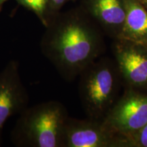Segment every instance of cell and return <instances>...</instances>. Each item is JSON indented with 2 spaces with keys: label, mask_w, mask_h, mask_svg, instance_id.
<instances>
[{
  "label": "cell",
  "mask_w": 147,
  "mask_h": 147,
  "mask_svg": "<svg viewBox=\"0 0 147 147\" xmlns=\"http://www.w3.org/2000/svg\"><path fill=\"white\" fill-rule=\"evenodd\" d=\"M46 27L40 40L41 52L66 81L79 77L104 52L102 35L81 18L68 17Z\"/></svg>",
  "instance_id": "obj_1"
},
{
  "label": "cell",
  "mask_w": 147,
  "mask_h": 147,
  "mask_svg": "<svg viewBox=\"0 0 147 147\" xmlns=\"http://www.w3.org/2000/svg\"><path fill=\"white\" fill-rule=\"evenodd\" d=\"M67 109L57 101L27 107L11 132V141L18 147H62L67 119Z\"/></svg>",
  "instance_id": "obj_2"
},
{
  "label": "cell",
  "mask_w": 147,
  "mask_h": 147,
  "mask_svg": "<svg viewBox=\"0 0 147 147\" xmlns=\"http://www.w3.org/2000/svg\"><path fill=\"white\" fill-rule=\"evenodd\" d=\"M79 97L88 118L103 121L117 102L120 74L115 60L98 58L79 76Z\"/></svg>",
  "instance_id": "obj_3"
},
{
  "label": "cell",
  "mask_w": 147,
  "mask_h": 147,
  "mask_svg": "<svg viewBox=\"0 0 147 147\" xmlns=\"http://www.w3.org/2000/svg\"><path fill=\"white\" fill-rule=\"evenodd\" d=\"M103 122L112 131L126 140L147 123V93L126 89Z\"/></svg>",
  "instance_id": "obj_4"
},
{
  "label": "cell",
  "mask_w": 147,
  "mask_h": 147,
  "mask_svg": "<svg viewBox=\"0 0 147 147\" xmlns=\"http://www.w3.org/2000/svg\"><path fill=\"white\" fill-rule=\"evenodd\" d=\"M113 52L126 89L147 93V46L117 38Z\"/></svg>",
  "instance_id": "obj_5"
},
{
  "label": "cell",
  "mask_w": 147,
  "mask_h": 147,
  "mask_svg": "<svg viewBox=\"0 0 147 147\" xmlns=\"http://www.w3.org/2000/svg\"><path fill=\"white\" fill-rule=\"evenodd\" d=\"M62 147H127L123 137L111 131L103 121L69 117L64 129Z\"/></svg>",
  "instance_id": "obj_6"
},
{
  "label": "cell",
  "mask_w": 147,
  "mask_h": 147,
  "mask_svg": "<svg viewBox=\"0 0 147 147\" xmlns=\"http://www.w3.org/2000/svg\"><path fill=\"white\" fill-rule=\"evenodd\" d=\"M29 102L28 92L22 81L18 62L10 61L0 71V146L6 121L28 107Z\"/></svg>",
  "instance_id": "obj_7"
},
{
  "label": "cell",
  "mask_w": 147,
  "mask_h": 147,
  "mask_svg": "<svg viewBox=\"0 0 147 147\" xmlns=\"http://www.w3.org/2000/svg\"><path fill=\"white\" fill-rule=\"evenodd\" d=\"M88 8L113 40L120 37L126 16L123 0H89Z\"/></svg>",
  "instance_id": "obj_8"
},
{
  "label": "cell",
  "mask_w": 147,
  "mask_h": 147,
  "mask_svg": "<svg viewBox=\"0 0 147 147\" xmlns=\"http://www.w3.org/2000/svg\"><path fill=\"white\" fill-rule=\"evenodd\" d=\"M123 1L126 16L119 38L147 46V10L138 0Z\"/></svg>",
  "instance_id": "obj_9"
},
{
  "label": "cell",
  "mask_w": 147,
  "mask_h": 147,
  "mask_svg": "<svg viewBox=\"0 0 147 147\" xmlns=\"http://www.w3.org/2000/svg\"><path fill=\"white\" fill-rule=\"evenodd\" d=\"M27 8L30 9L39 16L44 25H47V21L45 13L49 5V0H18Z\"/></svg>",
  "instance_id": "obj_10"
},
{
  "label": "cell",
  "mask_w": 147,
  "mask_h": 147,
  "mask_svg": "<svg viewBox=\"0 0 147 147\" xmlns=\"http://www.w3.org/2000/svg\"><path fill=\"white\" fill-rule=\"evenodd\" d=\"M127 147H147V123L126 139Z\"/></svg>",
  "instance_id": "obj_11"
},
{
  "label": "cell",
  "mask_w": 147,
  "mask_h": 147,
  "mask_svg": "<svg viewBox=\"0 0 147 147\" xmlns=\"http://www.w3.org/2000/svg\"><path fill=\"white\" fill-rule=\"evenodd\" d=\"M68 0H49V5L53 9H58Z\"/></svg>",
  "instance_id": "obj_12"
},
{
  "label": "cell",
  "mask_w": 147,
  "mask_h": 147,
  "mask_svg": "<svg viewBox=\"0 0 147 147\" xmlns=\"http://www.w3.org/2000/svg\"><path fill=\"white\" fill-rule=\"evenodd\" d=\"M145 7V8L147 10V0H138Z\"/></svg>",
  "instance_id": "obj_13"
},
{
  "label": "cell",
  "mask_w": 147,
  "mask_h": 147,
  "mask_svg": "<svg viewBox=\"0 0 147 147\" xmlns=\"http://www.w3.org/2000/svg\"><path fill=\"white\" fill-rule=\"evenodd\" d=\"M5 1V0H0V7H1V5L2 3L4 2V1Z\"/></svg>",
  "instance_id": "obj_14"
}]
</instances>
